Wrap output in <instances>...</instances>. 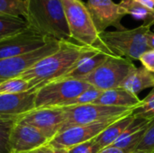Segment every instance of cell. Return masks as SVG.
Here are the masks:
<instances>
[{"label":"cell","mask_w":154,"mask_h":153,"mask_svg":"<svg viewBox=\"0 0 154 153\" xmlns=\"http://www.w3.org/2000/svg\"><path fill=\"white\" fill-rule=\"evenodd\" d=\"M135 68L133 60L111 55L82 81L101 91L118 88Z\"/></svg>","instance_id":"obj_6"},{"label":"cell","mask_w":154,"mask_h":153,"mask_svg":"<svg viewBox=\"0 0 154 153\" xmlns=\"http://www.w3.org/2000/svg\"><path fill=\"white\" fill-rule=\"evenodd\" d=\"M143 68L154 73V50L150 49L143 53L139 59Z\"/></svg>","instance_id":"obj_29"},{"label":"cell","mask_w":154,"mask_h":153,"mask_svg":"<svg viewBox=\"0 0 154 153\" xmlns=\"http://www.w3.org/2000/svg\"><path fill=\"white\" fill-rule=\"evenodd\" d=\"M115 121L116 120L68 128L60 132L54 138H52L49 142V145L53 149H69L73 146L96 138Z\"/></svg>","instance_id":"obj_12"},{"label":"cell","mask_w":154,"mask_h":153,"mask_svg":"<svg viewBox=\"0 0 154 153\" xmlns=\"http://www.w3.org/2000/svg\"><path fill=\"white\" fill-rule=\"evenodd\" d=\"M125 14H131L136 20H142L143 23L154 24V10L141 5L136 0H122L119 4Z\"/></svg>","instance_id":"obj_20"},{"label":"cell","mask_w":154,"mask_h":153,"mask_svg":"<svg viewBox=\"0 0 154 153\" xmlns=\"http://www.w3.org/2000/svg\"><path fill=\"white\" fill-rule=\"evenodd\" d=\"M136 151H144L151 153L154 151V118L151 121L146 133Z\"/></svg>","instance_id":"obj_27"},{"label":"cell","mask_w":154,"mask_h":153,"mask_svg":"<svg viewBox=\"0 0 154 153\" xmlns=\"http://www.w3.org/2000/svg\"><path fill=\"white\" fill-rule=\"evenodd\" d=\"M151 121L149 119L134 116L131 123L112 146L121 149L125 153L134 152L142 142Z\"/></svg>","instance_id":"obj_15"},{"label":"cell","mask_w":154,"mask_h":153,"mask_svg":"<svg viewBox=\"0 0 154 153\" xmlns=\"http://www.w3.org/2000/svg\"><path fill=\"white\" fill-rule=\"evenodd\" d=\"M51 38H48L28 27L15 34L0 40V60L23 55L43 47Z\"/></svg>","instance_id":"obj_9"},{"label":"cell","mask_w":154,"mask_h":153,"mask_svg":"<svg viewBox=\"0 0 154 153\" xmlns=\"http://www.w3.org/2000/svg\"><path fill=\"white\" fill-rule=\"evenodd\" d=\"M36 91L31 89L17 94H0V119H17L34 110Z\"/></svg>","instance_id":"obj_14"},{"label":"cell","mask_w":154,"mask_h":153,"mask_svg":"<svg viewBox=\"0 0 154 153\" xmlns=\"http://www.w3.org/2000/svg\"><path fill=\"white\" fill-rule=\"evenodd\" d=\"M85 4L99 33L109 26L116 27L117 31L125 30L121 23L125 14L113 0H88Z\"/></svg>","instance_id":"obj_11"},{"label":"cell","mask_w":154,"mask_h":153,"mask_svg":"<svg viewBox=\"0 0 154 153\" xmlns=\"http://www.w3.org/2000/svg\"><path fill=\"white\" fill-rule=\"evenodd\" d=\"M15 122L38 129L50 142L61 130L64 122V111L62 107L35 108L18 117Z\"/></svg>","instance_id":"obj_10"},{"label":"cell","mask_w":154,"mask_h":153,"mask_svg":"<svg viewBox=\"0 0 154 153\" xmlns=\"http://www.w3.org/2000/svg\"><path fill=\"white\" fill-rule=\"evenodd\" d=\"M134 116L132 114L125 115L109 124L101 133H99L95 141L99 145L100 149L103 150L105 148L112 146L116 140L121 136L125 129L128 126V124L133 120Z\"/></svg>","instance_id":"obj_19"},{"label":"cell","mask_w":154,"mask_h":153,"mask_svg":"<svg viewBox=\"0 0 154 153\" xmlns=\"http://www.w3.org/2000/svg\"><path fill=\"white\" fill-rule=\"evenodd\" d=\"M52 151V148L48 144L39 148V149H36V150H33V151H26V152H16V153H51Z\"/></svg>","instance_id":"obj_30"},{"label":"cell","mask_w":154,"mask_h":153,"mask_svg":"<svg viewBox=\"0 0 154 153\" xmlns=\"http://www.w3.org/2000/svg\"><path fill=\"white\" fill-rule=\"evenodd\" d=\"M62 108L64 111V122L60 132L73 126L117 120L132 114L134 109L97 104L65 106Z\"/></svg>","instance_id":"obj_5"},{"label":"cell","mask_w":154,"mask_h":153,"mask_svg":"<svg viewBox=\"0 0 154 153\" xmlns=\"http://www.w3.org/2000/svg\"><path fill=\"white\" fill-rule=\"evenodd\" d=\"M31 89L29 82L22 78H14L0 84V94H17Z\"/></svg>","instance_id":"obj_24"},{"label":"cell","mask_w":154,"mask_h":153,"mask_svg":"<svg viewBox=\"0 0 154 153\" xmlns=\"http://www.w3.org/2000/svg\"><path fill=\"white\" fill-rule=\"evenodd\" d=\"M150 30L151 25L143 23L134 29L105 31L99 33V37L112 54L134 60H139L143 53L150 50L146 41V34Z\"/></svg>","instance_id":"obj_4"},{"label":"cell","mask_w":154,"mask_h":153,"mask_svg":"<svg viewBox=\"0 0 154 153\" xmlns=\"http://www.w3.org/2000/svg\"><path fill=\"white\" fill-rule=\"evenodd\" d=\"M90 86L82 80L60 78L50 82L36 91V108L63 107Z\"/></svg>","instance_id":"obj_7"},{"label":"cell","mask_w":154,"mask_h":153,"mask_svg":"<svg viewBox=\"0 0 154 153\" xmlns=\"http://www.w3.org/2000/svg\"><path fill=\"white\" fill-rule=\"evenodd\" d=\"M132 153H151L148 152V151H134V152Z\"/></svg>","instance_id":"obj_35"},{"label":"cell","mask_w":154,"mask_h":153,"mask_svg":"<svg viewBox=\"0 0 154 153\" xmlns=\"http://www.w3.org/2000/svg\"><path fill=\"white\" fill-rule=\"evenodd\" d=\"M101 93H102L101 90L90 86L88 88H87L85 91H83L76 98L69 101L65 106H82V105L93 104L98 98V96H100ZM65 106H63V107H65Z\"/></svg>","instance_id":"obj_25"},{"label":"cell","mask_w":154,"mask_h":153,"mask_svg":"<svg viewBox=\"0 0 154 153\" xmlns=\"http://www.w3.org/2000/svg\"><path fill=\"white\" fill-rule=\"evenodd\" d=\"M137 2H139L141 5H144L145 7L154 10V0H136Z\"/></svg>","instance_id":"obj_33"},{"label":"cell","mask_w":154,"mask_h":153,"mask_svg":"<svg viewBox=\"0 0 154 153\" xmlns=\"http://www.w3.org/2000/svg\"><path fill=\"white\" fill-rule=\"evenodd\" d=\"M26 5L23 0H0V14L26 17Z\"/></svg>","instance_id":"obj_22"},{"label":"cell","mask_w":154,"mask_h":153,"mask_svg":"<svg viewBox=\"0 0 154 153\" xmlns=\"http://www.w3.org/2000/svg\"><path fill=\"white\" fill-rule=\"evenodd\" d=\"M51 153H68V150L67 149H53Z\"/></svg>","instance_id":"obj_34"},{"label":"cell","mask_w":154,"mask_h":153,"mask_svg":"<svg viewBox=\"0 0 154 153\" xmlns=\"http://www.w3.org/2000/svg\"><path fill=\"white\" fill-rule=\"evenodd\" d=\"M134 95L139 92L147 89L149 87H154V73L149 71L143 67L135 68L123 81L120 86Z\"/></svg>","instance_id":"obj_18"},{"label":"cell","mask_w":154,"mask_h":153,"mask_svg":"<svg viewBox=\"0 0 154 153\" xmlns=\"http://www.w3.org/2000/svg\"><path fill=\"white\" fill-rule=\"evenodd\" d=\"M49 143V140L38 129L15 122L9 135V152H26Z\"/></svg>","instance_id":"obj_13"},{"label":"cell","mask_w":154,"mask_h":153,"mask_svg":"<svg viewBox=\"0 0 154 153\" xmlns=\"http://www.w3.org/2000/svg\"><path fill=\"white\" fill-rule=\"evenodd\" d=\"M134 117H142L149 120L154 118V87L152 90L141 101L132 113Z\"/></svg>","instance_id":"obj_23"},{"label":"cell","mask_w":154,"mask_h":153,"mask_svg":"<svg viewBox=\"0 0 154 153\" xmlns=\"http://www.w3.org/2000/svg\"><path fill=\"white\" fill-rule=\"evenodd\" d=\"M98 153H125L124 151H122L121 149H118L116 147L114 146H110L107 148H105L103 150H101Z\"/></svg>","instance_id":"obj_32"},{"label":"cell","mask_w":154,"mask_h":153,"mask_svg":"<svg viewBox=\"0 0 154 153\" xmlns=\"http://www.w3.org/2000/svg\"><path fill=\"white\" fill-rule=\"evenodd\" d=\"M146 41H147L148 47L150 49L154 50V32H152L151 30L146 34Z\"/></svg>","instance_id":"obj_31"},{"label":"cell","mask_w":154,"mask_h":153,"mask_svg":"<svg viewBox=\"0 0 154 153\" xmlns=\"http://www.w3.org/2000/svg\"><path fill=\"white\" fill-rule=\"evenodd\" d=\"M72 41L114 55L101 41L94 22L82 0H61ZM115 56V55H114Z\"/></svg>","instance_id":"obj_3"},{"label":"cell","mask_w":154,"mask_h":153,"mask_svg":"<svg viewBox=\"0 0 154 153\" xmlns=\"http://www.w3.org/2000/svg\"><path fill=\"white\" fill-rule=\"evenodd\" d=\"M60 41L51 39L43 47L32 52L0 60V84L18 78L31 69L35 63L48 55L55 52L60 46Z\"/></svg>","instance_id":"obj_8"},{"label":"cell","mask_w":154,"mask_h":153,"mask_svg":"<svg viewBox=\"0 0 154 153\" xmlns=\"http://www.w3.org/2000/svg\"><path fill=\"white\" fill-rule=\"evenodd\" d=\"M67 150L68 153H98L101 151L99 145L95 141V138Z\"/></svg>","instance_id":"obj_28"},{"label":"cell","mask_w":154,"mask_h":153,"mask_svg":"<svg viewBox=\"0 0 154 153\" xmlns=\"http://www.w3.org/2000/svg\"><path fill=\"white\" fill-rule=\"evenodd\" d=\"M15 119H0V153H10L8 141Z\"/></svg>","instance_id":"obj_26"},{"label":"cell","mask_w":154,"mask_h":153,"mask_svg":"<svg viewBox=\"0 0 154 153\" xmlns=\"http://www.w3.org/2000/svg\"><path fill=\"white\" fill-rule=\"evenodd\" d=\"M141 99L124 88L118 87L106 91H102L98 98L93 103L102 106H109L116 107L135 108L141 104Z\"/></svg>","instance_id":"obj_17"},{"label":"cell","mask_w":154,"mask_h":153,"mask_svg":"<svg viewBox=\"0 0 154 153\" xmlns=\"http://www.w3.org/2000/svg\"><path fill=\"white\" fill-rule=\"evenodd\" d=\"M89 48L91 47L82 46L73 41H61L55 52L39 60L18 78L28 81L32 89L38 90L67 75Z\"/></svg>","instance_id":"obj_1"},{"label":"cell","mask_w":154,"mask_h":153,"mask_svg":"<svg viewBox=\"0 0 154 153\" xmlns=\"http://www.w3.org/2000/svg\"><path fill=\"white\" fill-rule=\"evenodd\" d=\"M28 27L27 22L22 17L0 14V36L2 37L15 34Z\"/></svg>","instance_id":"obj_21"},{"label":"cell","mask_w":154,"mask_h":153,"mask_svg":"<svg viewBox=\"0 0 154 153\" xmlns=\"http://www.w3.org/2000/svg\"><path fill=\"white\" fill-rule=\"evenodd\" d=\"M108 56L111 55H108L107 53L98 49L89 48L81 56L77 65L62 78L83 80L85 78L90 75L97 68H98L107 59Z\"/></svg>","instance_id":"obj_16"},{"label":"cell","mask_w":154,"mask_h":153,"mask_svg":"<svg viewBox=\"0 0 154 153\" xmlns=\"http://www.w3.org/2000/svg\"><path fill=\"white\" fill-rule=\"evenodd\" d=\"M30 28L48 38L72 41L61 0H23ZM74 42V41H73Z\"/></svg>","instance_id":"obj_2"},{"label":"cell","mask_w":154,"mask_h":153,"mask_svg":"<svg viewBox=\"0 0 154 153\" xmlns=\"http://www.w3.org/2000/svg\"><path fill=\"white\" fill-rule=\"evenodd\" d=\"M3 38H5V37H2V36H0V40H1V39H3Z\"/></svg>","instance_id":"obj_36"},{"label":"cell","mask_w":154,"mask_h":153,"mask_svg":"<svg viewBox=\"0 0 154 153\" xmlns=\"http://www.w3.org/2000/svg\"><path fill=\"white\" fill-rule=\"evenodd\" d=\"M152 153H154V151H153V152H152Z\"/></svg>","instance_id":"obj_37"}]
</instances>
